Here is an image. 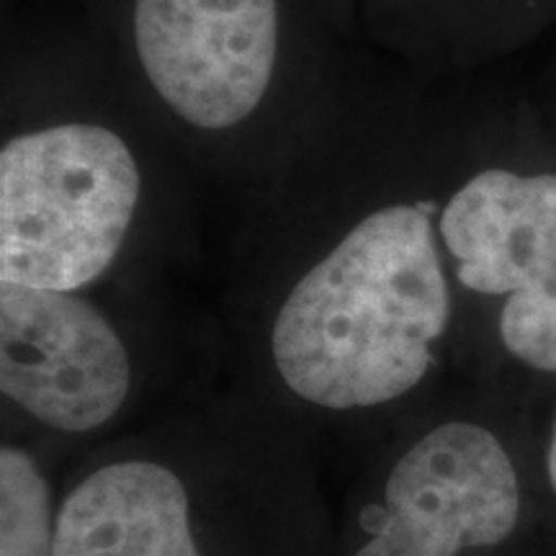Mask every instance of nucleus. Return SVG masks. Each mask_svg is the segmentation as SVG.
I'll return each instance as SVG.
<instances>
[{
	"mask_svg": "<svg viewBox=\"0 0 556 556\" xmlns=\"http://www.w3.org/2000/svg\"><path fill=\"white\" fill-rule=\"evenodd\" d=\"M451 186L405 67L361 54L287 168L242 197L219 330L232 387L312 443L368 446L435 402L462 317Z\"/></svg>",
	"mask_w": 556,
	"mask_h": 556,
	"instance_id": "obj_1",
	"label": "nucleus"
},
{
	"mask_svg": "<svg viewBox=\"0 0 556 556\" xmlns=\"http://www.w3.org/2000/svg\"><path fill=\"white\" fill-rule=\"evenodd\" d=\"M186 184L93 37L5 50L0 283L163 287L191 245Z\"/></svg>",
	"mask_w": 556,
	"mask_h": 556,
	"instance_id": "obj_2",
	"label": "nucleus"
},
{
	"mask_svg": "<svg viewBox=\"0 0 556 556\" xmlns=\"http://www.w3.org/2000/svg\"><path fill=\"white\" fill-rule=\"evenodd\" d=\"M90 37L193 180L242 199L289 165L361 58L348 0H88Z\"/></svg>",
	"mask_w": 556,
	"mask_h": 556,
	"instance_id": "obj_3",
	"label": "nucleus"
},
{
	"mask_svg": "<svg viewBox=\"0 0 556 556\" xmlns=\"http://www.w3.org/2000/svg\"><path fill=\"white\" fill-rule=\"evenodd\" d=\"M54 556H336L315 443L238 387L62 469Z\"/></svg>",
	"mask_w": 556,
	"mask_h": 556,
	"instance_id": "obj_4",
	"label": "nucleus"
},
{
	"mask_svg": "<svg viewBox=\"0 0 556 556\" xmlns=\"http://www.w3.org/2000/svg\"><path fill=\"white\" fill-rule=\"evenodd\" d=\"M163 287L52 291L0 283L3 435L60 462L142 426L173 402Z\"/></svg>",
	"mask_w": 556,
	"mask_h": 556,
	"instance_id": "obj_5",
	"label": "nucleus"
},
{
	"mask_svg": "<svg viewBox=\"0 0 556 556\" xmlns=\"http://www.w3.org/2000/svg\"><path fill=\"white\" fill-rule=\"evenodd\" d=\"M526 516V471L507 435L435 400L364 446L336 556H497Z\"/></svg>",
	"mask_w": 556,
	"mask_h": 556,
	"instance_id": "obj_6",
	"label": "nucleus"
},
{
	"mask_svg": "<svg viewBox=\"0 0 556 556\" xmlns=\"http://www.w3.org/2000/svg\"><path fill=\"white\" fill-rule=\"evenodd\" d=\"M441 232L458 299L505 302L556 283V173L484 165L451 186Z\"/></svg>",
	"mask_w": 556,
	"mask_h": 556,
	"instance_id": "obj_7",
	"label": "nucleus"
},
{
	"mask_svg": "<svg viewBox=\"0 0 556 556\" xmlns=\"http://www.w3.org/2000/svg\"><path fill=\"white\" fill-rule=\"evenodd\" d=\"M60 458L24 438L0 443V556H54Z\"/></svg>",
	"mask_w": 556,
	"mask_h": 556,
	"instance_id": "obj_8",
	"label": "nucleus"
},
{
	"mask_svg": "<svg viewBox=\"0 0 556 556\" xmlns=\"http://www.w3.org/2000/svg\"><path fill=\"white\" fill-rule=\"evenodd\" d=\"M500 351L533 374L556 377V283L507 296L495 309Z\"/></svg>",
	"mask_w": 556,
	"mask_h": 556,
	"instance_id": "obj_9",
	"label": "nucleus"
},
{
	"mask_svg": "<svg viewBox=\"0 0 556 556\" xmlns=\"http://www.w3.org/2000/svg\"><path fill=\"white\" fill-rule=\"evenodd\" d=\"M438 0H348L353 37L379 58L397 60L402 47Z\"/></svg>",
	"mask_w": 556,
	"mask_h": 556,
	"instance_id": "obj_10",
	"label": "nucleus"
},
{
	"mask_svg": "<svg viewBox=\"0 0 556 556\" xmlns=\"http://www.w3.org/2000/svg\"><path fill=\"white\" fill-rule=\"evenodd\" d=\"M541 475H544L548 495L556 500V413L548 420L544 448H541Z\"/></svg>",
	"mask_w": 556,
	"mask_h": 556,
	"instance_id": "obj_11",
	"label": "nucleus"
}]
</instances>
